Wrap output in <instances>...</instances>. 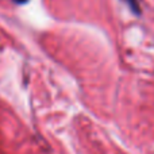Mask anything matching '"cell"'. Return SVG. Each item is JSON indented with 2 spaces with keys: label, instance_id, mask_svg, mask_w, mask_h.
<instances>
[{
  "label": "cell",
  "instance_id": "2",
  "mask_svg": "<svg viewBox=\"0 0 154 154\" xmlns=\"http://www.w3.org/2000/svg\"><path fill=\"white\" fill-rule=\"evenodd\" d=\"M14 2L18 3V4H26V3L29 2V0H14Z\"/></svg>",
  "mask_w": 154,
  "mask_h": 154
},
{
  "label": "cell",
  "instance_id": "1",
  "mask_svg": "<svg viewBox=\"0 0 154 154\" xmlns=\"http://www.w3.org/2000/svg\"><path fill=\"white\" fill-rule=\"evenodd\" d=\"M125 2L127 3L128 8H130L135 15H141V7H139L138 0H125Z\"/></svg>",
  "mask_w": 154,
  "mask_h": 154
}]
</instances>
